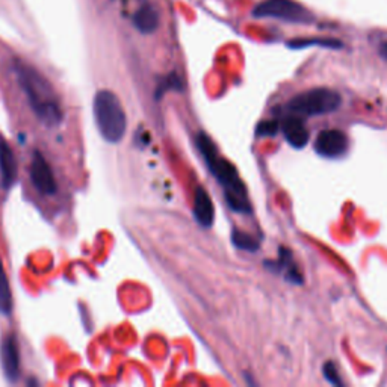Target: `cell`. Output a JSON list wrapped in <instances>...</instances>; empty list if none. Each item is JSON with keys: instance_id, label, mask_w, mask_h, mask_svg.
Segmentation results:
<instances>
[{"instance_id": "1", "label": "cell", "mask_w": 387, "mask_h": 387, "mask_svg": "<svg viewBox=\"0 0 387 387\" xmlns=\"http://www.w3.org/2000/svg\"><path fill=\"white\" fill-rule=\"evenodd\" d=\"M14 73L17 84L20 85L35 118L44 127H58L64 122V109L61 98L50 82L38 70L24 62H15Z\"/></svg>"}, {"instance_id": "2", "label": "cell", "mask_w": 387, "mask_h": 387, "mask_svg": "<svg viewBox=\"0 0 387 387\" xmlns=\"http://www.w3.org/2000/svg\"><path fill=\"white\" fill-rule=\"evenodd\" d=\"M197 147L203 158L207 162L210 173L217 177L221 187L224 188L226 201L230 209L239 212V214H247L250 210V201H248L247 189L242 180L239 179L236 168L227 159L221 158L214 143L205 133H198Z\"/></svg>"}, {"instance_id": "3", "label": "cell", "mask_w": 387, "mask_h": 387, "mask_svg": "<svg viewBox=\"0 0 387 387\" xmlns=\"http://www.w3.org/2000/svg\"><path fill=\"white\" fill-rule=\"evenodd\" d=\"M94 117L101 136L109 143H118L126 133L127 119L118 97L108 89L94 97Z\"/></svg>"}, {"instance_id": "4", "label": "cell", "mask_w": 387, "mask_h": 387, "mask_svg": "<svg viewBox=\"0 0 387 387\" xmlns=\"http://www.w3.org/2000/svg\"><path fill=\"white\" fill-rule=\"evenodd\" d=\"M342 98L339 93L328 88H315L295 96L286 106L288 112L295 117H315L336 110Z\"/></svg>"}, {"instance_id": "5", "label": "cell", "mask_w": 387, "mask_h": 387, "mask_svg": "<svg viewBox=\"0 0 387 387\" xmlns=\"http://www.w3.org/2000/svg\"><path fill=\"white\" fill-rule=\"evenodd\" d=\"M253 14L257 18H277L289 23L312 22V14L293 0H265L254 8Z\"/></svg>"}, {"instance_id": "6", "label": "cell", "mask_w": 387, "mask_h": 387, "mask_svg": "<svg viewBox=\"0 0 387 387\" xmlns=\"http://www.w3.org/2000/svg\"><path fill=\"white\" fill-rule=\"evenodd\" d=\"M29 174L32 185L43 196H54L58 192V183L57 179H54L50 165L38 150L34 152L32 154Z\"/></svg>"}, {"instance_id": "7", "label": "cell", "mask_w": 387, "mask_h": 387, "mask_svg": "<svg viewBox=\"0 0 387 387\" xmlns=\"http://www.w3.org/2000/svg\"><path fill=\"white\" fill-rule=\"evenodd\" d=\"M315 150L324 158H339L348 150V138L340 131H324L316 138Z\"/></svg>"}, {"instance_id": "8", "label": "cell", "mask_w": 387, "mask_h": 387, "mask_svg": "<svg viewBox=\"0 0 387 387\" xmlns=\"http://www.w3.org/2000/svg\"><path fill=\"white\" fill-rule=\"evenodd\" d=\"M17 179V161L8 143L0 136V180L5 189L11 188Z\"/></svg>"}, {"instance_id": "9", "label": "cell", "mask_w": 387, "mask_h": 387, "mask_svg": "<svg viewBox=\"0 0 387 387\" xmlns=\"http://www.w3.org/2000/svg\"><path fill=\"white\" fill-rule=\"evenodd\" d=\"M133 24L143 34H152L159 26V13L150 2H144L136 8L133 14Z\"/></svg>"}, {"instance_id": "10", "label": "cell", "mask_w": 387, "mask_h": 387, "mask_svg": "<svg viewBox=\"0 0 387 387\" xmlns=\"http://www.w3.org/2000/svg\"><path fill=\"white\" fill-rule=\"evenodd\" d=\"M194 215H196L197 223L203 227H210L214 224V203H212L207 191L201 187L196 189V197H194Z\"/></svg>"}, {"instance_id": "11", "label": "cell", "mask_w": 387, "mask_h": 387, "mask_svg": "<svg viewBox=\"0 0 387 387\" xmlns=\"http://www.w3.org/2000/svg\"><path fill=\"white\" fill-rule=\"evenodd\" d=\"M2 362L3 371L9 380H17L18 367H20V356H18V345L14 336H6L2 344Z\"/></svg>"}, {"instance_id": "12", "label": "cell", "mask_w": 387, "mask_h": 387, "mask_svg": "<svg viewBox=\"0 0 387 387\" xmlns=\"http://www.w3.org/2000/svg\"><path fill=\"white\" fill-rule=\"evenodd\" d=\"M283 133L286 141L295 147V149H302L304 145L309 143V131L307 127L298 117H289L286 122L283 123Z\"/></svg>"}, {"instance_id": "13", "label": "cell", "mask_w": 387, "mask_h": 387, "mask_svg": "<svg viewBox=\"0 0 387 387\" xmlns=\"http://www.w3.org/2000/svg\"><path fill=\"white\" fill-rule=\"evenodd\" d=\"M13 309V298H11V289H9V283L6 272L3 268L2 259H0V313L3 315H9Z\"/></svg>"}, {"instance_id": "14", "label": "cell", "mask_w": 387, "mask_h": 387, "mask_svg": "<svg viewBox=\"0 0 387 387\" xmlns=\"http://www.w3.org/2000/svg\"><path fill=\"white\" fill-rule=\"evenodd\" d=\"M286 251V254L283 253L282 250V256H280V262L279 263H275L277 265V268L283 271L284 274V277H286V280H291L292 283H301V274L298 272V268H297V265H295L292 262V256L288 250H284Z\"/></svg>"}, {"instance_id": "15", "label": "cell", "mask_w": 387, "mask_h": 387, "mask_svg": "<svg viewBox=\"0 0 387 387\" xmlns=\"http://www.w3.org/2000/svg\"><path fill=\"white\" fill-rule=\"evenodd\" d=\"M232 241L235 247H238L239 250H245V251H257L259 248V242L250 235H247L244 232H239V230H235L232 235Z\"/></svg>"}, {"instance_id": "16", "label": "cell", "mask_w": 387, "mask_h": 387, "mask_svg": "<svg viewBox=\"0 0 387 387\" xmlns=\"http://www.w3.org/2000/svg\"><path fill=\"white\" fill-rule=\"evenodd\" d=\"M279 131V124L274 119H265L256 129L257 136H274Z\"/></svg>"}, {"instance_id": "17", "label": "cell", "mask_w": 387, "mask_h": 387, "mask_svg": "<svg viewBox=\"0 0 387 387\" xmlns=\"http://www.w3.org/2000/svg\"><path fill=\"white\" fill-rule=\"evenodd\" d=\"M322 371H324V375L326 379L331 383V384H336V386H340L342 384V381L339 380V375H337V371H336V366L331 363V362H327L324 365V367H322Z\"/></svg>"}, {"instance_id": "18", "label": "cell", "mask_w": 387, "mask_h": 387, "mask_svg": "<svg viewBox=\"0 0 387 387\" xmlns=\"http://www.w3.org/2000/svg\"><path fill=\"white\" fill-rule=\"evenodd\" d=\"M380 54L387 61V41H384V43L380 45Z\"/></svg>"}]
</instances>
